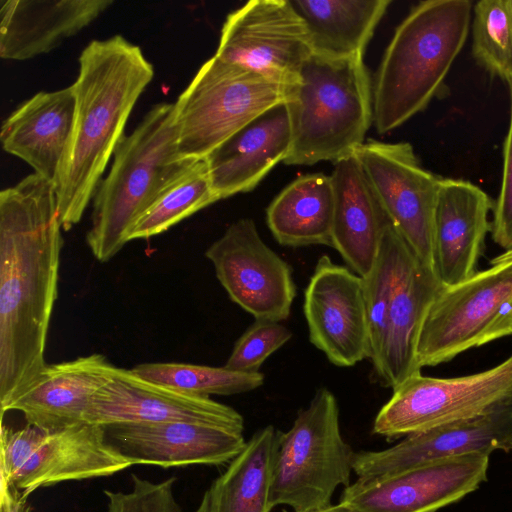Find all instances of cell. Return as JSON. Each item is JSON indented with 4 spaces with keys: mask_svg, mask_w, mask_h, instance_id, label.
Listing matches in <instances>:
<instances>
[{
    "mask_svg": "<svg viewBox=\"0 0 512 512\" xmlns=\"http://www.w3.org/2000/svg\"><path fill=\"white\" fill-rule=\"evenodd\" d=\"M63 230L54 183L33 173L0 192V404L32 386L47 363Z\"/></svg>",
    "mask_w": 512,
    "mask_h": 512,
    "instance_id": "1",
    "label": "cell"
},
{
    "mask_svg": "<svg viewBox=\"0 0 512 512\" xmlns=\"http://www.w3.org/2000/svg\"><path fill=\"white\" fill-rule=\"evenodd\" d=\"M154 77L139 46L121 35L91 41L79 56L70 142L54 183L64 231L79 223L124 137L126 122Z\"/></svg>",
    "mask_w": 512,
    "mask_h": 512,
    "instance_id": "2",
    "label": "cell"
},
{
    "mask_svg": "<svg viewBox=\"0 0 512 512\" xmlns=\"http://www.w3.org/2000/svg\"><path fill=\"white\" fill-rule=\"evenodd\" d=\"M469 0H427L396 28L372 82L373 124L390 132L441 91L471 27Z\"/></svg>",
    "mask_w": 512,
    "mask_h": 512,
    "instance_id": "3",
    "label": "cell"
},
{
    "mask_svg": "<svg viewBox=\"0 0 512 512\" xmlns=\"http://www.w3.org/2000/svg\"><path fill=\"white\" fill-rule=\"evenodd\" d=\"M291 144L287 165L338 162L365 143L373 123V91L363 56L311 53L287 87Z\"/></svg>",
    "mask_w": 512,
    "mask_h": 512,
    "instance_id": "4",
    "label": "cell"
},
{
    "mask_svg": "<svg viewBox=\"0 0 512 512\" xmlns=\"http://www.w3.org/2000/svg\"><path fill=\"white\" fill-rule=\"evenodd\" d=\"M192 161L177 151L174 103L154 105L118 144L92 199L86 242L96 260L109 261L129 242L138 218Z\"/></svg>",
    "mask_w": 512,
    "mask_h": 512,
    "instance_id": "5",
    "label": "cell"
},
{
    "mask_svg": "<svg viewBox=\"0 0 512 512\" xmlns=\"http://www.w3.org/2000/svg\"><path fill=\"white\" fill-rule=\"evenodd\" d=\"M354 451L341 434L339 408L327 388L317 390L291 428L281 432L275 459L271 505L294 512L330 506L339 486L350 485Z\"/></svg>",
    "mask_w": 512,
    "mask_h": 512,
    "instance_id": "6",
    "label": "cell"
},
{
    "mask_svg": "<svg viewBox=\"0 0 512 512\" xmlns=\"http://www.w3.org/2000/svg\"><path fill=\"white\" fill-rule=\"evenodd\" d=\"M286 94L287 86L214 55L174 103L179 156L206 158Z\"/></svg>",
    "mask_w": 512,
    "mask_h": 512,
    "instance_id": "7",
    "label": "cell"
},
{
    "mask_svg": "<svg viewBox=\"0 0 512 512\" xmlns=\"http://www.w3.org/2000/svg\"><path fill=\"white\" fill-rule=\"evenodd\" d=\"M490 264L432 303L417 340L420 369L512 335V260Z\"/></svg>",
    "mask_w": 512,
    "mask_h": 512,
    "instance_id": "8",
    "label": "cell"
},
{
    "mask_svg": "<svg viewBox=\"0 0 512 512\" xmlns=\"http://www.w3.org/2000/svg\"><path fill=\"white\" fill-rule=\"evenodd\" d=\"M130 466L100 425L82 423L58 430L1 426L2 483L25 497L41 487L110 476Z\"/></svg>",
    "mask_w": 512,
    "mask_h": 512,
    "instance_id": "9",
    "label": "cell"
},
{
    "mask_svg": "<svg viewBox=\"0 0 512 512\" xmlns=\"http://www.w3.org/2000/svg\"><path fill=\"white\" fill-rule=\"evenodd\" d=\"M392 390L373 423V433L386 439L471 419L512 400V354L470 375L436 378L418 373Z\"/></svg>",
    "mask_w": 512,
    "mask_h": 512,
    "instance_id": "10",
    "label": "cell"
},
{
    "mask_svg": "<svg viewBox=\"0 0 512 512\" xmlns=\"http://www.w3.org/2000/svg\"><path fill=\"white\" fill-rule=\"evenodd\" d=\"M355 156L391 224L433 270L434 214L442 178L421 165L408 142L368 140Z\"/></svg>",
    "mask_w": 512,
    "mask_h": 512,
    "instance_id": "11",
    "label": "cell"
},
{
    "mask_svg": "<svg viewBox=\"0 0 512 512\" xmlns=\"http://www.w3.org/2000/svg\"><path fill=\"white\" fill-rule=\"evenodd\" d=\"M310 54L305 23L290 0H252L227 15L215 56L288 87Z\"/></svg>",
    "mask_w": 512,
    "mask_h": 512,
    "instance_id": "12",
    "label": "cell"
},
{
    "mask_svg": "<svg viewBox=\"0 0 512 512\" xmlns=\"http://www.w3.org/2000/svg\"><path fill=\"white\" fill-rule=\"evenodd\" d=\"M230 299L255 319L286 320L296 296L291 266L242 218L205 251Z\"/></svg>",
    "mask_w": 512,
    "mask_h": 512,
    "instance_id": "13",
    "label": "cell"
},
{
    "mask_svg": "<svg viewBox=\"0 0 512 512\" xmlns=\"http://www.w3.org/2000/svg\"><path fill=\"white\" fill-rule=\"evenodd\" d=\"M303 312L310 342L338 367L370 356L363 278L322 255L304 291Z\"/></svg>",
    "mask_w": 512,
    "mask_h": 512,
    "instance_id": "14",
    "label": "cell"
},
{
    "mask_svg": "<svg viewBox=\"0 0 512 512\" xmlns=\"http://www.w3.org/2000/svg\"><path fill=\"white\" fill-rule=\"evenodd\" d=\"M490 454L474 452L434 461L377 481L356 480L340 501L359 512H437L487 481Z\"/></svg>",
    "mask_w": 512,
    "mask_h": 512,
    "instance_id": "15",
    "label": "cell"
},
{
    "mask_svg": "<svg viewBox=\"0 0 512 512\" xmlns=\"http://www.w3.org/2000/svg\"><path fill=\"white\" fill-rule=\"evenodd\" d=\"M511 448L509 400L483 415L408 435L389 448L355 452L353 472L359 481H377L446 458Z\"/></svg>",
    "mask_w": 512,
    "mask_h": 512,
    "instance_id": "16",
    "label": "cell"
},
{
    "mask_svg": "<svg viewBox=\"0 0 512 512\" xmlns=\"http://www.w3.org/2000/svg\"><path fill=\"white\" fill-rule=\"evenodd\" d=\"M85 422L203 423L244 430L242 415L210 397L182 393L149 382L131 369L114 367L107 382L93 395Z\"/></svg>",
    "mask_w": 512,
    "mask_h": 512,
    "instance_id": "17",
    "label": "cell"
},
{
    "mask_svg": "<svg viewBox=\"0 0 512 512\" xmlns=\"http://www.w3.org/2000/svg\"><path fill=\"white\" fill-rule=\"evenodd\" d=\"M103 427L107 441L131 465H220L233 460L247 442L244 430L203 423H116Z\"/></svg>",
    "mask_w": 512,
    "mask_h": 512,
    "instance_id": "18",
    "label": "cell"
},
{
    "mask_svg": "<svg viewBox=\"0 0 512 512\" xmlns=\"http://www.w3.org/2000/svg\"><path fill=\"white\" fill-rule=\"evenodd\" d=\"M493 206L475 184L442 179L434 214L433 271L443 287L458 285L477 272Z\"/></svg>",
    "mask_w": 512,
    "mask_h": 512,
    "instance_id": "19",
    "label": "cell"
},
{
    "mask_svg": "<svg viewBox=\"0 0 512 512\" xmlns=\"http://www.w3.org/2000/svg\"><path fill=\"white\" fill-rule=\"evenodd\" d=\"M291 130L284 103L251 121L205 159L219 200L253 190L290 149Z\"/></svg>",
    "mask_w": 512,
    "mask_h": 512,
    "instance_id": "20",
    "label": "cell"
},
{
    "mask_svg": "<svg viewBox=\"0 0 512 512\" xmlns=\"http://www.w3.org/2000/svg\"><path fill=\"white\" fill-rule=\"evenodd\" d=\"M75 111L72 85L35 94L2 123L3 149L55 183L72 135Z\"/></svg>",
    "mask_w": 512,
    "mask_h": 512,
    "instance_id": "21",
    "label": "cell"
},
{
    "mask_svg": "<svg viewBox=\"0 0 512 512\" xmlns=\"http://www.w3.org/2000/svg\"><path fill=\"white\" fill-rule=\"evenodd\" d=\"M111 0H0V56L46 54L94 22Z\"/></svg>",
    "mask_w": 512,
    "mask_h": 512,
    "instance_id": "22",
    "label": "cell"
},
{
    "mask_svg": "<svg viewBox=\"0 0 512 512\" xmlns=\"http://www.w3.org/2000/svg\"><path fill=\"white\" fill-rule=\"evenodd\" d=\"M114 367L98 353L47 364L36 382L7 411H20L27 424L44 430L86 423L90 401L107 382Z\"/></svg>",
    "mask_w": 512,
    "mask_h": 512,
    "instance_id": "23",
    "label": "cell"
},
{
    "mask_svg": "<svg viewBox=\"0 0 512 512\" xmlns=\"http://www.w3.org/2000/svg\"><path fill=\"white\" fill-rule=\"evenodd\" d=\"M334 164L330 175L335 200L331 247L350 270L365 277L390 221L355 154Z\"/></svg>",
    "mask_w": 512,
    "mask_h": 512,
    "instance_id": "24",
    "label": "cell"
},
{
    "mask_svg": "<svg viewBox=\"0 0 512 512\" xmlns=\"http://www.w3.org/2000/svg\"><path fill=\"white\" fill-rule=\"evenodd\" d=\"M434 271L413 254L395 290L387 320L382 353L373 371L379 382L394 388L421 373L416 346L423 320L443 289Z\"/></svg>",
    "mask_w": 512,
    "mask_h": 512,
    "instance_id": "25",
    "label": "cell"
},
{
    "mask_svg": "<svg viewBox=\"0 0 512 512\" xmlns=\"http://www.w3.org/2000/svg\"><path fill=\"white\" fill-rule=\"evenodd\" d=\"M281 431L257 430L205 491L195 512H271V488Z\"/></svg>",
    "mask_w": 512,
    "mask_h": 512,
    "instance_id": "26",
    "label": "cell"
},
{
    "mask_svg": "<svg viewBox=\"0 0 512 512\" xmlns=\"http://www.w3.org/2000/svg\"><path fill=\"white\" fill-rule=\"evenodd\" d=\"M303 19L311 53L363 56L391 0H290Z\"/></svg>",
    "mask_w": 512,
    "mask_h": 512,
    "instance_id": "27",
    "label": "cell"
},
{
    "mask_svg": "<svg viewBox=\"0 0 512 512\" xmlns=\"http://www.w3.org/2000/svg\"><path fill=\"white\" fill-rule=\"evenodd\" d=\"M334 188L331 177L311 173L288 184L266 209V222L282 246L331 247L334 217Z\"/></svg>",
    "mask_w": 512,
    "mask_h": 512,
    "instance_id": "28",
    "label": "cell"
},
{
    "mask_svg": "<svg viewBox=\"0 0 512 512\" xmlns=\"http://www.w3.org/2000/svg\"><path fill=\"white\" fill-rule=\"evenodd\" d=\"M219 201L205 158L192 161L159 194L132 227L128 241L167 231L183 219Z\"/></svg>",
    "mask_w": 512,
    "mask_h": 512,
    "instance_id": "29",
    "label": "cell"
},
{
    "mask_svg": "<svg viewBox=\"0 0 512 512\" xmlns=\"http://www.w3.org/2000/svg\"><path fill=\"white\" fill-rule=\"evenodd\" d=\"M414 252L389 222L381 239L375 262L363 278L367 307L372 365L383 350L389 308L399 279Z\"/></svg>",
    "mask_w": 512,
    "mask_h": 512,
    "instance_id": "30",
    "label": "cell"
},
{
    "mask_svg": "<svg viewBox=\"0 0 512 512\" xmlns=\"http://www.w3.org/2000/svg\"><path fill=\"white\" fill-rule=\"evenodd\" d=\"M137 376L173 390L209 397L249 392L263 385L261 372L244 373L188 363H142L131 369Z\"/></svg>",
    "mask_w": 512,
    "mask_h": 512,
    "instance_id": "31",
    "label": "cell"
},
{
    "mask_svg": "<svg viewBox=\"0 0 512 512\" xmlns=\"http://www.w3.org/2000/svg\"><path fill=\"white\" fill-rule=\"evenodd\" d=\"M472 53L491 75L512 85V0H481L472 11Z\"/></svg>",
    "mask_w": 512,
    "mask_h": 512,
    "instance_id": "32",
    "label": "cell"
},
{
    "mask_svg": "<svg viewBox=\"0 0 512 512\" xmlns=\"http://www.w3.org/2000/svg\"><path fill=\"white\" fill-rule=\"evenodd\" d=\"M291 337L292 332L280 322L255 319L236 341L224 367L244 373L259 372L265 360Z\"/></svg>",
    "mask_w": 512,
    "mask_h": 512,
    "instance_id": "33",
    "label": "cell"
},
{
    "mask_svg": "<svg viewBox=\"0 0 512 512\" xmlns=\"http://www.w3.org/2000/svg\"><path fill=\"white\" fill-rule=\"evenodd\" d=\"M132 483L129 492L104 491L106 512H181L174 496V477L155 483L132 475Z\"/></svg>",
    "mask_w": 512,
    "mask_h": 512,
    "instance_id": "34",
    "label": "cell"
},
{
    "mask_svg": "<svg viewBox=\"0 0 512 512\" xmlns=\"http://www.w3.org/2000/svg\"><path fill=\"white\" fill-rule=\"evenodd\" d=\"M511 113L503 147L502 179L498 198L493 206L491 226L493 241L508 251L512 249V85Z\"/></svg>",
    "mask_w": 512,
    "mask_h": 512,
    "instance_id": "35",
    "label": "cell"
},
{
    "mask_svg": "<svg viewBox=\"0 0 512 512\" xmlns=\"http://www.w3.org/2000/svg\"><path fill=\"white\" fill-rule=\"evenodd\" d=\"M314 512H359V511L352 505L339 501V503H337V504H331L330 506H328L324 509L314 511Z\"/></svg>",
    "mask_w": 512,
    "mask_h": 512,
    "instance_id": "36",
    "label": "cell"
},
{
    "mask_svg": "<svg viewBox=\"0 0 512 512\" xmlns=\"http://www.w3.org/2000/svg\"><path fill=\"white\" fill-rule=\"evenodd\" d=\"M512 260V249L508 251H504L498 256L494 257L490 263L501 262V261H510Z\"/></svg>",
    "mask_w": 512,
    "mask_h": 512,
    "instance_id": "37",
    "label": "cell"
},
{
    "mask_svg": "<svg viewBox=\"0 0 512 512\" xmlns=\"http://www.w3.org/2000/svg\"><path fill=\"white\" fill-rule=\"evenodd\" d=\"M511 450H512V448H511Z\"/></svg>",
    "mask_w": 512,
    "mask_h": 512,
    "instance_id": "38",
    "label": "cell"
}]
</instances>
